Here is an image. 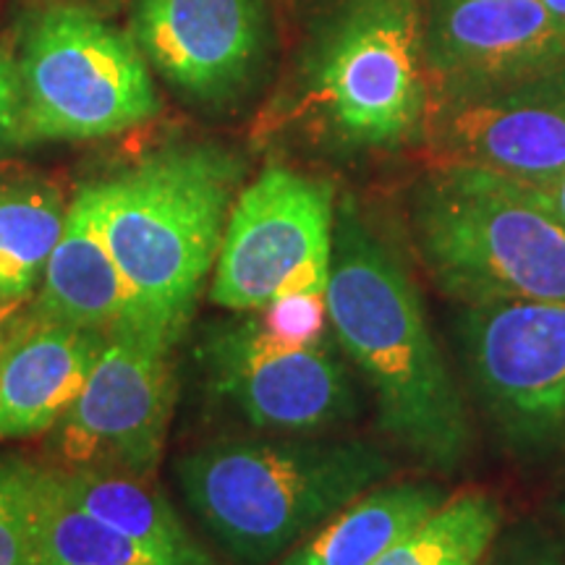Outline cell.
<instances>
[{
    "instance_id": "6da1fadb",
    "label": "cell",
    "mask_w": 565,
    "mask_h": 565,
    "mask_svg": "<svg viewBox=\"0 0 565 565\" xmlns=\"http://www.w3.org/2000/svg\"><path fill=\"white\" fill-rule=\"evenodd\" d=\"M324 303L333 341L370 387L380 435L424 469L458 475L477 445L469 393L404 254L351 194L335 204Z\"/></svg>"
},
{
    "instance_id": "7a4b0ae2",
    "label": "cell",
    "mask_w": 565,
    "mask_h": 565,
    "mask_svg": "<svg viewBox=\"0 0 565 565\" xmlns=\"http://www.w3.org/2000/svg\"><path fill=\"white\" fill-rule=\"evenodd\" d=\"M183 500L236 565H273L359 494L395 475L370 437H221L175 458Z\"/></svg>"
},
{
    "instance_id": "3957f363",
    "label": "cell",
    "mask_w": 565,
    "mask_h": 565,
    "mask_svg": "<svg viewBox=\"0 0 565 565\" xmlns=\"http://www.w3.org/2000/svg\"><path fill=\"white\" fill-rule=\"evenodd\" d=\"M246 162L215 141H183L97 181L108 246L145 328L179 343L215 270Z\"/></svg>"
},
{
    "instance_id": "277c9868",
    "label": "cell",
    "mask_w": 565,
    "mask_h": 565,
    "mask_svg": "<svg viewBox=\"0 0 565 565\" xmlns=\"http://www.w3.org/2000/svg\"><path fill=\"white\" fill-rule=\"evenodd\" d=\"M291 84L294 113L333 154L422 150L433 110L422 0H335L309 26Z\"/></svg>"
},
{
    "instance_id": "5b68a950",
    "label": "cell",
    "mask_w": 565,
    "mask_h": 565,
    "mask_svg": "<svg viewBox=\"0 0 565 565\" xmlns=\"http://www.w3.org/2000/svg\"><path fill=\"white\" fill-rule=\"evenodd\" d=\"M406 217L445 299L565 303V221L542 192L482 168L429 162Z\"/></svg>"
},
{
    "instance_id": "8992f818",
    "label": "cell",
    "mask_w": 565,
    "mask_h": 565,
    "mask_svg": "<svg viewBox=\"0 0 565 565\" xmlns=\"http://www.w3.org/2000/svg\"><path fill=\"white\" fill-rule=\"evenodd\" d=\"M21 139H108L152 121L158 87L129 32L100 11L47 3L26 19L17 53Z\"/></svg>"
},
{
    "instance_id": "52a82bcc",
    "label": "cell",
    "mask_w": 565,
    "mask_h": 565,
    "mask_svg": "<svg viewBox=\"0 0 565 565\" xmlns=\"http://www.w3.org/2000/svg\"><path fill=\"white\" fill-rule=\"evenodd\" d=\"M466 393L508 454L565 456V303H456Z\"/></svg>"
},
{
    "instance_id": "ba28073f",
    "label": "cell",
    "mask_w": 565,
    "mask_h": 565,
    "mask_svg": "<svg viewBox=\"0 0 565 565\" xmlns=\"http://www.w3.org/2000/svg\"><path fill=\"white\" fill-rule=\"evenodd\" d=\"M273 333L254 312L204 324L194 356L207 391L254 433H338L362 414V391L338 343Z\"/></svg>"
},
{
    "instance_id": "9c48e42d",
    "label": "cell",
    "mask_w": 565,
    "mask_h": 565,
    "mask_svg": "<svg viewBox=\"0 0 565 565\" xmlns=\"http://www.w3.org/2000/svg\"><path fill=\"white\" fill-rule=\"evenodd\" d=\"M335 204L333 183L286 166L244 183L212 270V303L259 312L288 296H324Z\"/></svg>"
},
{
    "instance_id": "30bf717a",
    "label": "cell",
    "mask_w": 565,
    "mask_h": 565,
    "mask_svg": "<svg viewBox=\"0 0 565 565\" xmlns=\"http://www.w3.org/2000/svg\"><path fill=\"white\" fill-rule=\"evenodd\" d=\"M175 343L154 330H113L79 398L51 429L55 469L154 477L175 404Z\"/></svg>"
},
{
    "instance_id": "8fae6325",
    "label": "cell",
    "mask_w": 565,
    "mask_h": 565,
    "mask_svg": "<svg viewBox=\"0 0 565 565\" xmlns=\"http://www.w3.org/2000/svg\"><path fill=\"white\" fill-rule=\"evenodd\" d=\"M129 38L183 103L233 110L270 66V0H131Z\"/></svg>"
},
{
    "instance_id": "7c38bea8",
    "label": "cell",
    "mask_w": 565,
    "mask_h": 565,
    "mask_svg": "<svg viewBox=\"0 0 565 565\" xmlns=\"http://www.w3.org/2000/svg\"><path fill=\"white\" fill-rule=\"evenodd\" d=\"M422 150L429 162L482 168L550 194L565 173V61L435 100Z\"/></svg>"
},
{
    "instance_id": "4fadbf2b",
    "label": "cell",
    "mask_w": 565,
    "mask_h": 565,
    "mask_svg": "<svg viewBox=\"0 0 565 565\" xmlns=\"http://www.w3.org/2000/svg\"><path fill=\"white\" fill-rule=\"evenodd\" d=\"M433 103L565 61V34L542 0H422Z\"/></svg>"
},
{
    "instance_id": "5bb4252c",
    "label": "cell",
    "mask_w": 565,
    "mask_h": 565,
    "mask_svg": "<svg viewBox=\"0 0 565 565\" xmlns=\"http://www.w3.org/2000/svg\"><path fill=\"white\" fill-rule=\"evenodd\" d=\"M105 343L100 330L34 309L19 317L0 345V440L51 433L79 398Z\"/></svg>"
},
{
    "instance_id": "9a60e30c",
    "label": "cell",
    "mask_w": 565,
    "mask_h": 565,
    "mask_svg": "<svg viewBox=\"0 0 565 565\" xmlns=\"http://www.w3.org/2000/svg\"><path fill=\"white\" fill-rule=\"evenodd\" d=\"M32 309L105 335L124 324L145 328L137 299L105 238L97 183H84L68 202L63 233L42 273Z\"/></svg>"
},
{
    "instance_id": "2e32d148",
    "label": "cell",
    "mask_w": 565,
    "mask_h": 565,
    "mask_svg": "<svg viewBox=\"0 0 565 565\" xmlns=\"http://www.w3.org/2000/svg\"><path fill=\"white\" fill-rule=\"evenodd\" d=\"M53 471L71 503L97 524L145 550L147 555L179 565H200L217 557L183 524L179 511L152 482V477L55 466Z\"/></svg>"
},
{
    "instance_id": "e0dca14e",
    "label": "cell",
    "mask_w": 565,
    "mask_h": 565,
    "mask_svg": "<svg viewBox=\"0 0 565 565\" xmlns=\"http://www.w3.org/2000/svg\"><path fill=\"white\" fill-rule=\"evenodd\" d=\"M450 492L437 479H385L324 521L275 565H374Z\"/></svg>"
},
{
    "instance_id": "ac0fdd59",
    "label": "cell",
    "mask_w": 565,
    "mask_h": 565,
    "mask_svg": "<svg viewBox=\"0 0 565 565\" xmlns=\"http://www.w3.org/2000/svg\"><path fill=\"white\" fill-rule=\"evenodd\" d=\"M66 212L61 186L47 175H0V322L32 299L63 233Z\"/></svg>"
},
{
    "instance_id": "d6986e66",
    "label": "cell",
    "mask_w": 565,
    "mask_h": 565,
    "mask_svg": "<svg viewBox=\"0 0 565 565\" xmlns=\"http://www.w3.org/2000/svg\"><path fill=\"white\" fill-rule=\"evenodd\" d=\"M503 521V505L494 494L454 492L374 565H482Z\"/></svg>"
},
{
    "instance_id": "ffe728a7",
    "label": "cell",
    "mask_w": 565,
    "mask_h": 565,
    "mask_svg": "<svg viewBox=\"0 0 565 565\" xmlns=\"http://www.w3.org/2000/svg\"><path fill=\"white\" fill-rule=\"evenodd\" d=\"M38 565H179L147 555L121 534L97 524L79 511L47 466L45 515H42V542ZM200 565H225L221 557Z\"/></svg>"
},
{
    "instance_id": "44dd1931",
    "label": "cell",
    "mask_w": 565,
    "mask_h": 565,
    "mask_svg": "<svg viewBox=\"0 0 565 565\" xmlns=\"http://www.w3.org/2000/svg\"><path fill=\"white\" fill-rule=\"evenodd\" d=\"M47 466L0 456V565H38Z\"/></svg>"
},
{
    "instance_id": "7402d4cb",
    "label": "cell",
    "mask_w": 565,
    "mask_h": 565,
    "mask_svg": "<svg viewBox=\"0 0 565 565\" xmlns=\"http://www.w3.org/2000/svg\"><path fill=\"white\" fill-rule=\"evenodd\" d=\"M482 565H565V534L536 519H521L500 529Z\"/></svg>"
},
{
    "instance_id": "603a6c76",
    "label": "cell",
    "mask_w": 565,
    "mask_h": 565,
    "mask_svg": "<svg viewBox=\"0 0 565 565\" xmlns=\"http://www.w3.org/2000/svg\"><path fill=\"white\" fill-rule=\"evenodd\" d=\"M24 147L21 139V92L17 61L0 47V152Z\"/></svg>"
},
{
    "instance_id": "cb8c5ba5",
    "label": "cell",
    "mask_w": 565,
    "mask_h": 565,
    "mask_svg": "<svg viewBox=\"0 0 565 565\" xmlns=\"http://www.w3.org/2000/svg\"><path fill=\"white\" fill-rule=\"evenodd\" d=\"M545 196L550 200V204H553V207L557 210V215H561L565 221V173L561 175V181H557L553 186V192L545 194Z\"/></svg>"
},
{
    "instance_id": "d4e9b609",
    "label": "cell",
    "mask_w": 565,
    "mask_h": 565,
    "mask_svg": "<svg viewBox=\"0 0 565 565\" xmlns=\"http://www.w3.org/2000/svg\"><path fill=\"white\" fill-rule=\"evenodd\" d=\"M542 3H545L550 17L555 19V24L561 26V32L565 34V0H542Z\"/></svg>"
},
{
    "instance_id": "484cf974",
    "label": "cell",
    "mask_w": 565,
    "mask_h": 565,
    "mask_svg": "<svg viewBox=\"0 0 565 565\" xmlns=\"http://www.w3.org/2000/svg\"><path fill=\"white\" fill-rule=\"evenodd\" d=\"M53 3H74V6H84V9H92V11H103L105 6L113 3V0H53Z\"/></svg>"
},
{
    "instance_id": "4316f807",
    "label": "cell",
    "mask_w": 565,
    "mask_h": 565,
    "mask_svg": "<svg viewBox=\"0 0 565 565\" xmlns=\"http://www.w3.org/2000/svg\"><path fill=\"white\" fill-rule=\"evenodd\" d=\"M555 513H557V519H561V524H563V534H565V490H563L561 498H557Z\"/></svg>"
},
{
    "instance_id": "83f0119b",
    "label": "cell",
    "mask_w": 565,
    "mask_h": 565,
    "mask_svg": "<svg viewBox=\"0 0 565 565\" xmlns=\"http://www.w3.org/2000/svg\"><path fill=\"white\" fill-rule=\"evenodd\" d=\"M0 345H3V333H0Z\"/></svg>"
}]
</instances>
